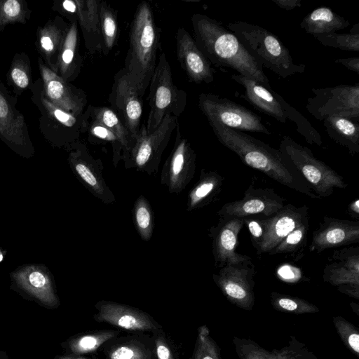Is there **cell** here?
Segmentation results:
<instances>
[{"label":"cell","instance_id":"1","mask_svg":"<svg viewBox=\"0 0 359 359\" xmlns=\"http://www.w3.org/2000/svg\"><path fill=\"white\" fill-rule=\"evenodd\" d=\"M209 124L219 142L235 153L245 165L290 189L313 199H320L279 150L244 132L215 122L209 121Z\"/></svg>","mask_w":359,"mask_h":359},{"label":"cell","instance_id":"2","mask_svg":"<svg viewBox=\"0 0 359 359\" xmlns=\"http://www.w3.org/2000/svg\"><path fill=\"white\" fill-rule=\"evenodd\" d=\"M191 20L194 41L210 64L231 68L271 89L262 66L250 55L233 32L206 15L194 14Z\"/></svg>","mask_w":359,"mask_h":359},{"label":"cell","instance_id":"3","mask_svg":"<svg viewBox=\"0 0 359 359\" xmlns=\"http://www.w3.org/2000/svg\"><path fill=\"white\" fill-rule=\"evenodd\" d=\"M158 41L151 8L142 1L137 6L131 23L123 67L141 97L147 90L156 66Z\"/></svg>","mask_w":359,"mask_h":359},{"label":"cell","instance_id":"4","mask_svg":"<svg viewBox=\"0 0 359 359\" xmlns=\"http://www.w3.org/2000/svg\"><path fill=\"white\" fill-rule=\"evenodd\" d=\"M227 28L262 67L283 79L304 72L306 66L295 64L288 48L275 34L266 29L243 21L229 22Z\"/></svg>","mask_w":359,"mask_h":359},{"label":"cell","instance_id":"5","mask_svg":"<svg viewBox=\"0 0 359 359\" xmlns=\"http://www.w3.org/2000/svg\"><path fill=\"white\" fill-rule=\"evenodd\" d=\"M278 150L320 198L331 196L336 188L348 187L341 175L291 137L283 136Z\"/></svg>","mask_w":359,"mask_h":359},{"label":"cell","instance_id":"6","mask_svg":"<svg viewBox=\"0 0 359 359\" xmlns=\"http://www.w3.org/2000/svg\"><path fill=\"white\" fill-rule=\"evenodd\" d=\"M32 101L40 112L39 130L53 147L67 149L83 133V115L76 116L50 102L44 96L41 79L31 89Z\"/></svg>","mask_w":359,"mask_h":359},{"label":"cell","instance_id":"7","mask_svg":"<svg viewBox=\"0 0 359 359\" xmlns=\"http://www.w3.org/2000/svg\"><path fill=\"white\" fill-rule=\"evenodd\" d=\"M149 87L150 111L146 128L147 133H151L167 114L178 117L187 104V94L175 86L171 68L164 53L159 56Z\"/></svg>","mask_w":359,"mask_h":359},{"label":"cell","instance_id":"8","mask_svg":"<svg viewBox=\"0 0 359 359\" xmlns=\"http://www.w3.org/2000/svg\"><path fill=\"white\" fill-rule=\"evenodd\" d=\"M10 288L23 299L53 310L60 306L54 276L43 264L29 263L9 273Z\"/></svg>","mask_w":359,"mask_h":359},{"label":"cell","instance_id":"9","mask_svg":"<svg viewBox=\"0 0 359 359\" xmlns=\"http://www.w3.org/2000/svg\"><path fill=\"white\" fill-rule=\"evenodd\" d=\"M177 118L167 114L151 133H147L144 124L142 125L133 146L123 158L126 167L148 174L156 172L162 154L178 124Z\"/></svg>","mask_w":359,"mask_h":359},{"label":"cell","instance_id":"10","mask_svg":"<svg viewBox=\"0 0 359 359\" xmlns=\"http://www.w3.org/2000/svg\"><path fill=\"white\" fill-rule=\"evenodd\" d=\"M198 107L208 122L218 123L242 132L271 134L259 116L227 98L203 93L198 97Z\"/></svg>","mask_w":359,"mask_h":359},{"label":"cell","instance_id":"11","mask_svg":"<svg viewBox=\"0 0 359 359\" xmlns=\"http://www.w3.org/2000/svg\"><path fill=\"white\" fill-rule=\"evenodd\" d=\"M311 92L313 97L307 99L306 109L316 119L323 121L329 116L359 118L358 83L312 88Z\"/></svg>","mask_w":359,"mask_h":359},{"label":"cell","instance_id":"12","mask_svg":"<svg viewBox=\"0 0 359 359\" xmlns=\"http://www.w3.org/2000/svg\"><path fill=\"white\" fill-rule=\"evenodd\" d=\"M17 98L0 80V140L18 156L30 158L35 154L24 115L17 109Z\"/></svg>","mask_w":359,"mask_h":359},{"label":"cell","instance_id":"13","mask_svg":"<svg viewBox=\"0 0 359 359\" xmlns=\"http://www.w3.org/2000/svg\"><path fill=\"white\" fill-rule=\"evenodd\" d=\"M66 150L72 171L86 189L105 204L114 202L115 196L107 185L102 175L104 167L102 162L93 158L86 146L79 140Z\"/></svg>","mask_w":359,"mask_h":359},{"label":"cell","instance_id":"14","mask_svg":"<svg viewBox=\"0 0 359 359\" xmlns=\"http://www.w3.org/2000/svg\"><path fill=\"white\" fill-rule=\"evenodd\" d=\"M171 153L165 162L161 183L170 194H180L192 180L196 170V155L189 140L182 136L179 124Z\"/></svg>","mask_w":359,"mask_h":359},{"label":"cell","instance_id":"15","mask_svg":"<svg viewBox=\"0 0 359 359\" xmlns=\"http://www.w3.org/2000/svg\"><path fill=\"white\" fill-rule=\"evenodd\" d=\"M285 201L273 188H256L251 183L242 198L224 204L217 215L223 218H246L257 215L267 218L280 210L285 205Z\"/></svg>","mask_w":359,"mask_h":359},{"label":"cell","instance_id":"16","mask_svg":"<svg viewBox=\"0 0 359 359\" xmlns=\"http://www.w3.org/2000/svg\"><path fill=\"white\" fill-rule=\"evenodd\" d=\"M141 97L124 68L121 69L114 76L109 102L134 140L141 127Z\"/></svg>","mask_w":359,"mask_h":359},{"label":"cell","instance_id":"17","mask_svg":"<svg viewBox=\"0 0 359 359\" xmlns=\"http://www.w3.org/2000/svg\"><path fill=\"white\" fill-rule=\"evenodd\" d=\"M95 321L106 323L127 332L143 333L162 327L147 312L121 303L100 300L95 304Z\"/></svg>","mask_w":359,"mask_h":359},{"label":"cell","instance_id":"18","mask_svg":"<svg viewBox=\"0 0 359 359\" xmlns=\"http://www.w3.org/2000/svg\"><path fill=\"white\" fill-rule=\"evenodd\" d=\"M38 67L46 99L68 113L82 116L87 104L85 93L48 67L41 57H38Z\"/></svg>","mask_w":359,"mask_h":359},{"label":"cell","instance_id":"19","mask_svg":"<svg viewBox=\"0 0 359 359\" xmlns=\"http://www.w3.org/2000/svg\"><path fill=\"white\" fill-rule=\"evenodd\" d=\"M243 226V218L221 217L215 225L210 227L208 236L212 239L215 267L220 269L252 260L250 256L236 252L238 236Z\"/></svg>","mask_w":359,"mask_h":359},{"label":"cell","instance_id":"20","mask_svg":"<svg viewBox=\"0 0 359 359\" xmlns=\"http://www.w3.org/2000/svg\"><path fill=\"white\" fill-rule=\"evenodd\" d=\"M309 221V208L285 205L273 215L260 219L264 227V236L256 250L257 255L268 253L277 246L290 233Z\"/></svg>","mask_w":359,"mask_h":359},{"label":"cell","instance_id":"21","mask_svg":"<svg viewBox=\"0 0 359 359\" xmlns=\"http://www.w3.org/2000/svg\"><path fill=\"white\" fill-rule=\"evenodd\" d=\"M359 243V221L324 216L312 233L310 252L320 253L330 248Z\"/></svg>","mask_w":359,"mask_h":359},{"label":"cell","instance_id":"22","mask_svg":"<svg viewBox=\"0 0 359 359\" xmlns=\"http://www.w3.org/2000/svg\"><path fill=\"white\" fill-rule=\"evenodd\" d=\"M176 52L180 66L190 81L200 84L214 81V70L210 62L189 33L182 27L176 33Z\"/></svg>","mask_w":359,"mask_h":359},{"label":"cell","instance_id":"23","mask_svg":"<svg viewBox=\"0 0 359 359\" xmlns=\"http://www.w3.org/2000/svg\"><path fill=\"white\" fill-rule=\"evenodd\" d=\"M102 351L106 359H157L152 336L143 333L115 337Z\"/></svg>","mask_w":359,"mask_h":359},{"label":"cell","instance_id":"24","mask_svg":"<svg viewBox=\"0 0 359 359\" xmlns=\"http://www.w3.org/2000/svg\"><path fill=\"white\" fill-rule=\"evenodd\" d=\"M69 27L61 15L49 19L36 29L35 45L46 65L54 72L61 47Z\"/></svg>","mask_w":359,"mask_h":359},{"label":"cell","instance_id":"25","mask_svg":"<svg viewBox=\"0 0 359 359\" xmlns=\"http://www.w3.org/2000/svg\"><path fill=\"white\" fill-rule=\"evenodd\" d=\"M231 79L244 87L245 93L241 95L242 98L261 112L282 123H286L285 111L275 97L273 90L266 88L254 79L240 74H233Z\"/></svg>","mask_w":359,"mask_h":359},{"label":"cell","instance_id":"26","mask_svg":"<svg viewBox=\"0 0 359 359\" xmlns=\"http://www.w3.org/2000/svg\"><path fill=\"white\" fill-rule=\"evenodd\" d=\"M323 270V278L332 283H358L359 247L333 251Z\"/></svg>","mask_w":359,"mask_h":359},{"label":"cell","instance_id":"27","mask_svg":"<svg viewBox=\"0 0 359 359\" xmlns=\"http://www.w3.org/2000/svg\"><path fill=\"white\" fill-rule=\"evenodd\" d=\"M255 269L252 260L228 265L220 268L219 273L213 275V278L229 297L243 299L248 296L249 282L255 273Z\"/></svg>","mask_w":359,"mask_h":359},{"label":"cell","instance_id":"28","mask_svg":"<svg viewBox=\"0 0 359 359\" xmlns=\"http://www.w3.org/2000/svg\"><path fill=\"white\" fill-rule=\"evenodd\" d=\"M74 18L80 25L86 48L90 51L103 48L97 0H74Z\"/></svg>","mask_w":359,"mask_h":359},{"label":"cell","instance_id":"29","mask_svg":"<svg viewBox=\"0 0 359 359\" xmlns=\"http://www.w3.org/2000/svg\"><path fill=\"white\" fill-rule=\"evenodd\" d=\"M82 64L79 52L78 22L73 20L69 27L60 51L59 53L55 73L67 82L78 76Z\"/></svg>","mask_w":359,"mask_h":359},{"label":"cell","instance_id":"30","mask_svg":"<svg viewBox=\"0 0 359 359\" xmlns=\"http://www.w3.org/2000/svg\"><path fill=\"white\" fill-rule=\"evenodd\" d=\"M224 180L217 171L202 169L198 181L189 192L187 210L201 208L213 201L220 194Z\"/></svg>","mask_w":359,"mask_h":359},{"label":"cell","instance_id":"31","mask_svg":"<svg viewBox=\"0 0 359 359\" xmlns=\"http://www.w3.org/2000/svg\"><path fill=\"white\" fill-rule=\"evenodd\" d=\"M328 136L345 147L351 156L359 153V124L352 119L341 116H329L323 120Z\"/></svg>","mask_w":359,"mask_h":359},{"label":"cell","instance_id":"32","mask_svg":"<svg viewBox=\"0 0 359 359\" xmlns=\"http://www.w3.org/2000/svg\"><path fill=\"white\" fill-rule=\"evenodd\" d=\"M121 332L116 330H100L79 333L61 343L65 354L81 356L97 351L108 340Z\"/></svg>","mask_w":359,"mask_h":359},{"label":"cell","instance_id":"33","mask_svg":"<svg viewBox=\"0 0 359 359\" xmlns=\"http://www.w3.org/2000/svg\"><path fill=\"white\" fill-rule=\"evenodd\" d=\"M349 25L350 22L344 17L325 6L312 11L300 22L301 27L313 36L335 32Z\"/></svg>","mask_w":359,"mask_h":359},{"label":"cell","instance_id":"34","mask_svg":"<svg viewBox=\"0 0 359 359\" xmlns=\"http://www.w3.org/2000/svg\"><path fill=\"white\" fill-rule=\"evenodd\" d=\"M86 110L90 117L100 123L118 137L123 149V158L133 146L134 140L117 114L111 108L107 107L89 105Z\"/></svg>","mask_w":359,"mask_h":359},{"label":"cell","instance_id":"35","mask_svg":"<svg viewBox=\"0 0 359 359\" xmlns=\"http://www.w3.org/2000/svg\"><path fill=\"white\" fill-rule=\"evenodd\" d=\"M7 83L13 93L20 96L22 93L34 86L32 76L31 62L29 55L22 52L15 53L6 74Z\"/></svg>","mask_w":359,"mask_h":359},{"label":"cell","instance_id":"36","mask_svg":"<svg viewBox=\"0 0 359 359\" xmlns=\"http://www.w3.org/2000/svg\"><path fill=\"white\" fill-rule=\"evenodd\" d=\"M82 132L87 133L97 140L111 144L114 166L117 165L120 160H123V149L120 140L111 131L90 117L87 110L83 114Z\"/></svg>","mask_w":359,"mask_h":359},{"label":"cell","instance_id":"37","mask_svg":"<svg viewBox=\"0 0 359 359\" xmlns=\"http://www.w3.org/2000/svg\"><path fill=\"white\" fill-rule=\"evenodd\" d=\"M275 97L285 111L287 119L293 121L297 126V132L304 137L310 144L321 146L323 141L320 133L311 126L310 122L295 108L290 105L283 97L273 90Z\"/></svg>","mask_w":359,"mask_h":359},{"label":"cell","instance_id":"38","mask_svg":"<svg viewBox=\"0 0 359 359\" xmlns=\"http://www.w3.org/2000/svg\"><path fill=\"white\" fill-rule=\"evenodd\" d=\"M133 219L141 238L149 241L153 234L154 216L149 202L143 195H140L134 203Z\"/></svg>","mask_w":359,"mask_h":359},{"label":"cell","instance_id":"39","mask_svg":"<svg viewBox=\"0 0 359 359\" xmlns=\"http://www.w3.org/2000/svg\"><path fill=\"white\" fill-rule=\"evenodd\" d=\"M309 229V221L304 222L290 233L268 254L269 255L290 254L291 255H296L297 258L298 256H299V258L302 257V252L307 243Z\"/></svg>","mask_w":359,"mask_h":359},{"label":"cell","instance_id":"40","mask_svg":"<svg viewBox=\"0 0 359 359\" xmlns=\"http://www.w3.org/2000/svg\"><path fill=\"white\" fill-rule=\"evenodd\" d=\"M32 11L25 0H0V31L11 24H25Z\"/></svg>","mask_w":359,"mask_h":359},{"label":"cell","instance_id":"41","mask_svg":"<svg viewBox=\"0 0 359 359\" xmlns=\"http://www.w3.org/2000/svg\"><path fill=\"white\" fill-rule=\"evenodd\" d=\"M100 23L104 50L109 51L117 39V16L115 11L107 2L101 1Z\"/></svg>","mask_w":359,"mask_h":359},{"label":"cell","instance_id":"42","mask_svg":"<svg viewBox=\"0 0 359 359\" xmlns=\"http://www.w3.org/2000/svg\"><path fill=\"white\" fill-rule=\"evenodd\" d=\"M359 25L355 24L349 33L336 32L313 36L322 45L343 50L359 52Z\"/></svg>","mask_w":359,"mask_h":359},{"label":"cell","instance_id":"43","mask_svg":"<svg viewBox=\"0 0 359 359\" xmlns=\"http://www.w3.org/2000/svg\"><path fill=\"white\" fill-rule=\"evenodd\" d=\"M157 359H178L172 343L162 327L152 332Z\"/></svg>","mask_w":359,"mask_h":359},{"label":"cell","instance_id":"44","mask_svg":"<svg viewBox=\"0 0 359 359\" xmlns=\"http://www.w3.org/2000/svg\"><path fill=\"white\" fill-rule=\"evenodd\" d=\"M243 222L249 230L252 245L256 249L264 238V227L258 219L246 217L243 218Z\"/></svg>","mask_w":359,"mask_h":359},{"label":"cell","instance_id":"45","mask_svg":"<svg viewBox=\"0 0 359 359\" xmlns=\"http://www.w3.org/2000/svg\"><path fill=\"white\" fill-rule=\"evenodd\" d=\"M335 63L342 65L346 69L359 74V57L348 58H339L335 60Z\"/></svg>","mask_w":359,"mask_h":359},{"label":"cell","instance_id":"46","mask_svg":"<svg viewBox=\"0 0 359 359\" xmlns=\"http://www.w3.org/2000/svg\"><path fill=\"white\" fill-rule=\"evenodd\" d=\"M271 1L279 8L286 11H292L302 6L301 0H271Z\"/></svg>","mask_w":359,"mask_h":359},{"label":"cell","instance_id":"47","mask_svg":"<svg viewBox=\"0 0 359 359\" xmlns=\"http://www.w3.org/2000/svg\"><path fill=\"white\" fill-rule=\"evenodd\" d=\"M278 304L280 307L287 311H294L297 309V304L289 298H280L278 300Z\"/></svg>","mask_w":359,"mask_h":359},{"label":"cell","instance_id":"48","mask_svg":"<svg viewBox=\"0 0 359 359\" xmlns=\"http://www.w3.org/2000/svg\"><path fill=\"white\" fill-rule=\"evenodd\" d=\"M348 212L349 215L356 219L358 221L359 219V199L356 198L353 201L348 205Z\"/></svg>","mask_w":359,"mask_h":359},{"label":"cell","instance_id":"49","mask_svg":"<svg viewBox=\"0 0 359 359\" xmlns=\"http://www.w3.org/2000/svg\"><path fill=\"white\" fill-rule=\"evenodd\" d=\"M198 343V346L196 347L194 358L192 359H215L212 356L209 355L208 352H204L199 341Z\"/></svg>","mask_w":359,"mask_h":359},{"label":"cell","instance_id":"50","mask_svg":"<svg viewBox=\"0 0 359 359\" xmlns=\"http://www.w3.org/2000/svg\"><path fill=\"white\" fill-rule=\"evenodd\" d=\"M348 343L351 347L357 353L359 352V335L352 334L348 338Z\"/></svg>","mask_w":359,"mask_h":359},{"label":"cell","instance_id":"51","mask_svg":"<svg viewBox=\"0 0 359 359\" xmlns=\"http://www.w3.org/2000/svg\"><path fill=\"white\" fill-rule=\"evenodd\" d=\"M54 359H88L82 356L72 355L69 354L57 355Z\"/></svg>","mask_w":359,"mask_h":359},{"label":"cell","instance_id":"52","mask_svg":"<svg viewBox=\"0 0 359 359\" xmlns=\"http://www.w3.org/2000/svg\"><path fill=\"white\" fill-rule=\"evenodd\" d=\"M6 255V251L0 246V263L2 262Z\"/></svg>","mask_w":359,"mask_h":359},{"label":"cell","instance_id":"53","mask_svg":"<svg viewBox=\"0 0 359 359\" xmlns=\"http://www.w3.org/2000/svg\"><path fill=\"white\" fill-rule=\"evenodd\" d=\"M0 359H13V358H10L5 351L0 350Z\"/></svg>","mask_w":359,"mask_h":359}]
</instances>
